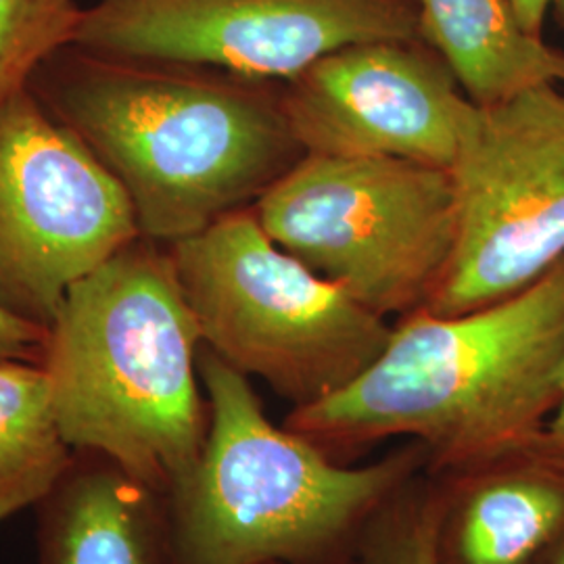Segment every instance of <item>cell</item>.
I'll return each mask as SVG.
<instances>
[{
    "mask_svg": "<svg viewBox=\"0 0 564 564\" xmlns=\"http://www.w3.org/2000/svg\"><path fill=\"white\" fill-rule=\"evenodd\" d=\"M564 258L517 295L479 310L405 314L381 356L284 426L328 456L408 437L437 475L460 479L531 456L563 387Z\"/></svg>",
    "mask_w": 564,
    "mask_h": 564,
    "instance_id": "1",
    "label": "cell"
},
{
    "mask_svg": "<svg viewBox=\"0 0 564 564\" xmlns=\"http://www.w3.org/2000/svg\"><path fill=\"white\" fill-rule=\"evenodd\" d=\"M30 90L120 182L142 237L165 247L251 207L303 155L281 82L69 44Z\"/></svg>",
    "mask_w": 564,
    "mask_h": 564,
    "instance_id": "2",
    "label": "cell"
},
{
    "mask_svg": "<svg viewBox=\"0 0 564 564\" xmlns=\"http://www.w3.org/2000/svg\"><path fill=\"white\" fill-rule=\"evenodd\" d=\"M202 345L167 247H123L69 289L46 328L41 364L65 440L167 498L209 429Z\"/></svg>",
    "mask_w": 564,
    "mask_h": 564,
    "instance_id": "3",
    "label": "cell"
},
{
    "mask_svg": "<svg viewBox=\"0 0 564 564\" xmlns=\"http://www.w3.org/2000/svg\"><path fill=\"white\" fill-rule=\"evenodd\" d=\"M209 429L167 498V564H324L429 458L419 444L347 466L276 426L249 377L199 349Z\"/></svg>",
    "mask_w": 564,
    "mask_h": 564,
    "instance_id": "4",
    "label": "cell"
},
{
    "mask_svg": "<svg viewBox=\"0 0 564 564\" xmlns=\"http://www.w3.org/2000/svg\"><path fill=\"white\" fill-rule=\"evenodd\" d=\"M167 251L203 345L293 408L354 383L391 337L383 316L272 241L253 207Z\"/></svg>",
    "mask_w": 564,
    "mask_h": 564,
    "instance_id": "5",
    "label": "cell"
},
{
    "mask_svg": "<svg viewBox=\"0 0 564 564\" xmlns=\"http://www.w3.org/2000/svg\"><path fill=\"white\" fill-rule=\"evenodd\" d=\"M251 207L281 249L383 318L426 305L460 232L454 174L395 158L302 155Z\"/></svg>",
    "mask_w": 564,
    "mask_h": 564,
    "instance_id": "6",
    "label": "cell"
},
{
    "mask_svg": "<svg viewBox=\"0 0 564 564\" xmlns=\"http://www.w3.org/2000/svg\"><path fill=\"white\" fill-rule=\"evenodd\" d=\"M460 232L429 312L456 316L517 295L564 258V93L477 105L452 167Z\"/></svg>",
    "mask_w": 564,
    "mask_h": 564,
    "instance_id": "7",
    "label": "cell"
},
{
    "mask_svg": "<svg viewBox=\"0 0 564 564\" xmlns=\"http://www.w3.org/2000/svg\"><path fill=\"white\" fill-rule=\"evenodd\" d=\"M141 237L120 182L30 88L0 107V307L48 328L76 282Z\"/></svg>",
    "mask_w": 564,
    "mask_h": 564,
    "instance_id": "8",
    "label": "cell"
},
{
    "mask_svg": "<svg viewBox=\"0 0 564 564\" xmlns=\"http://www.w3.org/2000/svg\"><path fill=\"white\" fill-rule=\"evenodd\" d=\"M421 39L416 0H97L74 44L289 82L358 42Z\"/></svg>",
    "mask_w": 564,
    "mask_h": 564,
    "instance_id": "9",
    "label": "cell"
},
{
    "mask_svg": "<svg viewBox=\"0 0 564 564\" xmlns=\"http://www.w3.org/2000/svg\"><path fill=\"white\" fill-rule=\"evenodd\" d=\"M279 95L303 155L395 158L449 172L477 113L423 39L343 46L282 82Z\"/></svg>",
    "mask_w": 564,
    "mask_h": 564,
    "instance_id": "10",
    "label": "cell"
},
{
    "mask_svg": "<svg viewBox=\"0 0 564 564\" xmlns=\"http://www.w3.org/2000/svg\"><path fill=\"white\" fill-rule=\"evenodd\" d=\"M36 512L39 564H167L165 496L97 452L76 449Z\"/></svg>",
    "mask_w": 564,
    "mask_h": 564,
    "instance_id": "11",
    "label": "cell"
},
{
    "mask_svg": "<svg viewBox=\"0 0 564 564\" xmlns=\"http://www.w3.org/2000/svg\"><path fill=\"white\" fill-rule=\"evenodd\" d=\"M445 564H538L564 538V468L538 456L447 479Z\"/></svg>",
    "mask_w": 564,
    "mask_h": 564,
    "instance_id": "12",
    "label": "cell"
},
{
    "mask_svg": "<svg viewBox=\"0 0 564 564\" xmlns=\"http://www.w3.org/2000/svg\"><path fill=\"white\" fill-rule=\"evenodd\" d=\"M419 30L479 107L564 84V53L524 32L510 0H416Z\"/></svg>",
    "mask_w": 564,
    "mask_h": 564,
    "instance_id": "13",
    "label": "cell"
},
{
    "mask_svg": "<svg viewBox=\"0 0 564 564\" xmlns=\"http://www.w3.org/2000/svg\"><path fill=\"white\" fill-rule=\"evenodd\" d=\"M74 454L42 364L0 360V523L41 505Z\"/></svg>",
    "mask_w": 564,
    "mask_h": 564,
    "instance_id": "14",
    "label": "cell"
},
{
    "mask_svg": "<svg viewBox=\"0 0 564 564\" xmlns=\"http://www.w3.org/2000/svg\"><path fill=\"white\" fill-rule=\"evenodd\" d=\"M421 473L324 564H445L444 523L452 487L433 484Z\"/></svg>",
    "mask_w": 564,
    "mask_h": 564,
    "instance_id": "15",
    "label": "cell"
},
{
    "mask_svg": "<svg viewBox=\"0 0 564 564\" xmlns=\"http://www.w3.org/2000/svg\"><path fill=\"white\" fill-rule=\"evenodd\" d=\"M82 11L76 0H0V107L28 90L55 53L74 44Z\"/></svg>",
    "mask_w": 564,
    "mask_h": 564,
    "instance_id": "16",
    "label": "cell"
},
{
    "mask_svg": "<svg viewBox=\"0 0 564 564\" xmlns=\"http://www.w3.org/2000/svg\"><path fill=\"white\" fill-rule=\"evenodd\" d=\"M46 328L0 307V360L42 362Z\"/></svg>",
    "mask_w": 564,
    "mask_h": 564,
    "instance_id": "17",
    "label": "cell"
},
{
    "mask_svg": "<svg viewBox=\"0 0 564 564\" xmlns=\"http://www.w3.org/2000/svg\"><path fill=\"white\" fill-rule=\"evenodd\" d=\"M531 456H538L545 463L556 464V466L564 468V372L561 400H558V405H556L550 423L545 426L542 442Z\"/></svg>",
    "mask_w": 564,
    "mask_h": 564,
    "instance_id": "18",
    "label": "cell"
},
{
    "mask_svg": "<svg viewBox=\"0 0 564 564\" xmlns=\"http://www.w3.org/2000/svg\"><path fill=\"white\" fill-rule=\"evenodd\" d=\"M524 32L531 36H544V21L552 0H510Z\"/></svg>",
    "mask_w": 564,
    "mask_h": 564,
    "instance_id": "19",
    "label": "cell"
},
{
    "mask_svg": "<svg viewBox=\"0 0 564 564\" xmlns=\"http://www.w3.org/2000/svg\"><path fill=\"white\" fill-rule=\"evenodd\" d=\"M538 564H564V538Z\"/></svg>",
    "mask_w": 564,
    "mask_h": 564,
    "instance_id": "20",
    "label": "cell"
},
{
    "mask_svg": "<svg viewBox=\"0 0 564 564\" xmlns=\"http://www.w3.org/2000/svg\"><path fill=\"white\" fill-rule=\"evenodd\" d=\"M550 11H552V18L556 21V25L564 30V0H552Z\"/></svg>",
    "mask_w": 564,
    "mask_h": 564,
    "instance_id": "21",
    "label": "cell"
}]
</instances>
